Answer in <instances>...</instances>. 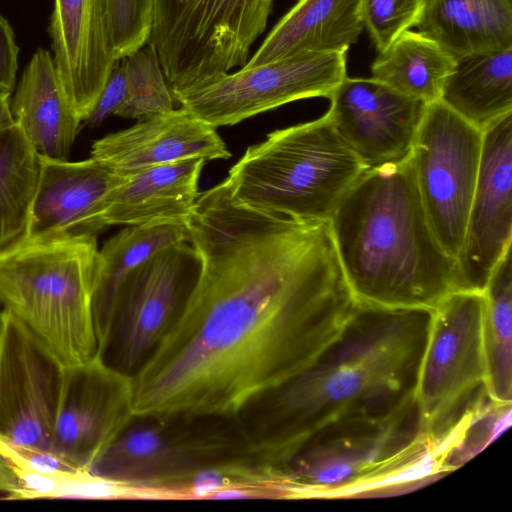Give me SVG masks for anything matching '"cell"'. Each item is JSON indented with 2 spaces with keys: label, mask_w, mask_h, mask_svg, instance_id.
Here are the masks:
<instances>
[{
  "label": "cell",
  "mask_w": 512,
  "mask_h": 512,
  "mask_svg": "<svg viewBox=\"0 0 512 512\" xmlns=\"http://www.w3.org/2000/svg\"><path fill=\"white\" fill-rule=\"evenodd\" d=\"M274 0H153V48L178 92L243 67Z\"/></svg>",
  "instance_id": "ba28073f"
},
{
  "label": "cell",
  "mask_w": 512,
  "mask_h": 512,
  "mask_svg": "<svg viewBox=\"0 0 512 512\" xmlns=\"http://www.w3.org/2000/svg\"><path fill=\"white\" fill-rule=\"evenodd\" d=\"M455 60L512 47V0H424L415 25Z\"/></svg>",
  "instance_id": "603a6c76"
},
{
  "label": "cell",
  "mask_w": 512,
  "mask_h": 512,
  "mask_svg": "<svg viewBox=\"0 0 512 512\" xmlns=\"http://www.w3.org/2000/svg\"><path fill=\"white\" fill-rule=\"evenodd\" d=\"M205 162L187 158L123 176L106 198V226L187 224L199 196L198 181Z\"/></svg>",
  "instance_id": "d6986e66"
},
{
  "label": "cell",
  "mask_w": 512,
  "mask_h": 512,
  "mask_svg": "<svg viewBox=\"0 0 512 512\" xmlns=\"http://www.w3.org/2000/svg\"><path fill=\"white\" fill-rule=\"evenodd\" d=\"M41 168L26 239L97 236L110 191L122 180L108 164L90 157L79 162L40 155Z\"/></svg>",
  "instance_id": "2e32d148"
},
{
  "label": "cell",
  "mask_w": 512,
  "mask_h": 512,
  "mask_svg": "<svg viewBox=\"0 0 512 512\" xmlns=\"http://www.w3.org/2000/svg\"><path fill=\"white\" fill-rule=\"evenodd\" d=\"M127 94V79L124 59L115 62L97 103L85 121L89 126H98L110 114H115Z\"/></svg>",
  "instance_id": "d6a6232c"
},
{
  "label": "cell",
  "mask_w": 512,
  "mask_h": 512,
  "mask_svg": "<svg viewBox=\"0 0 512 512\" xmlns=\"http://www.w3.org/2000/svg\"><path fill=\"white\" fill-rule=\"evenodd\" d=\"M440 101L481 131L512 112V47L457 59Z\"/></svg>",
  "instance_id": "d4e9b609"
},
{
  "label": "cell",
  "mask_w": 512,
  "mask_h": 512,
  "mask_svg": "<svg viewBox=\"0 0 512 512\" xmlns=\"http://www.w3.org/2000/svg\"><path fill=\"white\" fill-rule=\"evenodd\" d=\"M132 418L126 373L102 357L66 366L51 451L90 471Z\"/></svg>",
  "instance_id": "7c38bea8"
},
{
  "label": "cell",
  "mask_w": 512,
  "mask_h": 512,
  "mask_svg": "<svg viewBox=\"0 0 512 512\" xmlns=\"http://www.w3.org/2000/svg\"><path fill=\"white\" fill-rule=\"evenodd\" d=\"M484 293L457 290L433 310L415 401L422 426L453 451L460 435L491 401L483 346Z\"/></svg>",
  "instance_id": "52a82bcc"
},
{
  "label": "cell",
  "mask_w": 512,
  "mask_h": 512,
  "mask_svg": "<svg viewBox=\"0 0 512 512\" xmlns=\"http://www.w3.org/2000/svg\"><path fill=\"white\" fill-rule=\"evenodd\" d=\"M123 59L127 94L114 115L142 119L173 110L176 101L153 48L147 43Z\"/></svg>",
  "instance_id": "f546056e"
},
{
  "label": "cell",
  "mask_w": 512,
  "mask_h": 512,
  "mask_svg": "<svg viewBox=\"0 0 512 512\" xmlns=\"http://www.w3.org/2000/svg\"><path fill=\"white\" fill-rule=\"evenodd\" d=\"M329 226L356 303L433 310L459 290L456 260L431 228L409 157L368 169Z\"/></svg>",
  "instance_id": "3957f363"
},
{
  "label": "cell",
  "mask_w": 512,
  "mask_h": 512,
  "mask_svg": "<svg viewBox=\"0 0 512 512\" xmlns=\"http://www.w3.org/2000/svg\"><path fill=\"white\" fill-rule=\"evenodd\" d=\"M41 161L17 122L0 130V251L26 232Z\"/></svg>",
  "instance_id": "f1b7e54d"
},
{
  "label": "cell",
  "mask_w": 512,
  "mask_h": 512,
  "mask_svg": "<svg viewBox=\"0 0 512 512\" xmlns=\"http://www.w3.org/2000/svg\"><path fill=\"white\" fill-rule=\"evenodd\" d=\"M199 272V256L186 241L161 249L129 278L115 320L124 373L135 371L155 346Z\"/></svg>",
  "instance_id": "5bb4252c"
},
{
  "label": "cell",
  "mask_w": 512,
  "mask_h": 512,
  "mask_svg": "<svg viewBox=\"0 0 512 512\" xmlns=\"http://www.w3.org/2000/svg\"><path fill=\"white\" fill-rule=\"evenodd\" d=\"M368 170L326 113L278 129L247 148L224 180L248 207L305 221H329Z\"/></svg>",
  "instance_id": "8992f818"
},
{
  "label": "cell",
  "mask_w": 512,
  "mask_h": 512,
  "mask_svg": "<svg viewBox=\"0 0 512 512\" xmlns=\"http://www.w3.org/2000/svg\"><path fill=\"white\" fill-rule=\"evenodd\" d=\"M188 449L168 438L160 426H128L109 445L90 472L126 484L181 483L202 468Z\"/></svg>",
  "instance_id": "cb8c5ba5"
},
{
  "label": "cell",
  "mask_w": 512,
  "mask_h": 512,
  "mask_svg": "<svg viewBox=\"0 0 512 512\" xmlns=\"http://www.w3.org/2000/svg\"><path fill=\"white\" fill-rule=\"evenodd\" d=\"M424 0H361L364 28L378 52L416 25Z\"/></svg>",
  "instance_id": "1f68e13d"
},
{
  "label": "cell",
  "mask_w": 512,
  "mask_h": 512,
  "mask_svg": "<svg viewBox=\"0 0 512 512\" xmlns=\"http://www.w3.org/2000/svg\"><path fill=\"white\" fill-rule=\"evenodd\" d=\"M96 236L21 238L0 251V305L65 366L102 357L93 313Z\"/></svg>",
  "instance_id": "5b68a950"
},
{
  "label": "cell",
  "mask_w": 512,
  "mask_h": 512,
  "mask_svg": "<svg viewBox=\"0 0 512 512\" xmlns=\"http://www.w3.org/2000/svg\"><path fill=\"white\" fill-rule=\"evenodd\" d=\"M19 47L14 31L6 18L0 14V92L15 88L18 70Z\"/></svg>",
  "instance_id": "836d02e7"
},
{
  "label": "cell",
  "mask_w": 512,
  "mask_h": 512,
  "mask_svg": "<svg viewBox=\"0 0 512 512\" xmlns=\"http://www.w3.org/2000/svg\"><path fill=\"white\" fill-rule=\"evenodd\" d=\"M346 76V53L307 52L222 73L173 96L181 108L217 128L293 101L328 98Z\"/></svg>",
  "instance_id": "30bf717a"
},
{
  "label": "cell",
  "mask_w": 512,
  "mask_h": 512,
  "mask_svg": "<svg viewBox=\"0 0 512 512\" xmlns=\"http://www.w3.org/2000/svg\"><path fill=\"white\" fill-rule=\"evenodd\" d=\"M11 110L41 156L68 160L81 120L64 93L48 50L38 48L32 55L11 99Z\"/></svg>",
  "instance_id": "44dd1931"
},
{
  "label": "cell",
  "mask_w": 512,
  "mask_h": 512,
  "mask_svg": "<svg viewBox=\"0 0 512 512\" xmlns=\"http://www.w3.org/2000/svg\"><path fill=\"white\" fill-rule=\"evenodd\" d=\"M48 33L64 93L85 122L117 61L107 0H54Z\"/></svg>",
  "instance_id": "e0dca14e"
},
{
  "label": "cell",
  "mask_w": 512,
  "mask_h": 512,
  "mask_svg": "<svg viewBox=\"0 0 512 512\" xmlns=\"http://www.w3.org/2000/svg\"><path fill=\"white\" fill-rule=\"evenodd\" d=\"M512 258L511 248L494 267L483 290V346L486 389L496 404L512 402Z\"/></svg>",
  "instance_id": "83f0119b"
},
{
  "label": "cell",
  "mask_w": 512,
  "mask_h": 512,
  "mask_svg": "<svg viewBox=\"0 0 512 512\" xmlns=\"http://www.w3.org/2000/svg\"><path fill=\"white\" fill-rule=\"evenodd\" d=\"M424 431L416 401L386 416L350 418L308 436L276 466L285 499H347L408 492L454 469Z\"/></svg>",
  "instance_id": "277c9868"
},
{
  "label": "cell",
  "mask_w": 512,
  "mask_h": 512,
  "mask_svg": "<svg viewBox=\"0 0 512 512\" xmlns=\"http://www.w3.org/2000/svg\"><path fill=\"white\" fill-rule=\"evenodd\" d=\"M511 237L512 112L482 130L479 174L456 258L459 290H484Z\"/></svg>",
  "instance_id": "4fadbf2b"
},
{
  "label": "cell",
  "mask_w": 512,
  "mask_h": 512,
  "mask_svg": "<svg viewBox=\"0 0 512 512\" xmlns=\"http://www.w3.org/2000/svg\"><path fill=\"white\" fill-rule=\"evenodd\" d=\"M107 8L116 60L148 43L153 26V0H107Z\"/></svg>",
  "instance_id": "4dcf8cb0"
},
{
  "label": "cell",
  "mask_w": 512,
  "mask_h": 512,
  "mask_svg": "<svg viewBox=\"0 0 512 512\" xmlns=\"http://www.w3.org/2000/svg\"><path fill=\"white\" fill-rule=\"evenodd\" d=\"M187 227L200 272L129 376L133 417H237L312 365L355 306L329 221L240 204L223 181Z\"/></svg>",
  "instance_id": "6da1fadb"
},
{
  "label": "cell",
  "mask_w": 512,
  "mask_h": 512,
  "mask_svg": "<svg viewBox=\"0 0 512 512\" xmlns=\"http://www.w3.org/2000/svg\"><path fill=\"white\" fill-rule=\"evenodd\" d=\"M455 62L435 41L407 30L378 52L371 74L395 91L430 104L440 100L444 82Z\"/></svg>",
  "instance_id": "4316f807"
},
{
  "label": "cell",
  "mask_w": 512,
  "mask_h": 512,
  "mask_svg": "<svg viewBox=\"0 0 512 512\" xmlns=\"http://www.w3.org/2000/svg\"><path fill=\"white\" fill-rule=\"evenodd\" d=\"M231 153L207 122L183 108L156 114L96 140L91 157L119 175L187 158L228 159Z\"/></svg>",
  "instance_id": "ac0fdd59"
},
{
  "label": "cell",
  "mask_w": 512,
  "mask_h": 512,
  "mask_svg": "<svg viewBox=\"0 0 512 512\" xmlns=\"http://www.w3.org/2000/svg\"><path fill=\"white\" fill-rule=\"evenodd\" d=\"M16 122L11 110V93L0 92V130Z\"/></svg>",
  "instance_id": "e575fe53"
},
{
  "label": "cell",
  "mask_w": 512,
  "mask_h": 512,
  "mask_svg": "<svg viewBox=\"0 0 512 512\" xmlns=\"http://www.w3.org/2000/svg\"><path fill=\"white\" fill-rule=\"evenodd\" d=\"M363 30L361 0H299L242 68L300 53H346Z\"/></svg>",
  "instance_id": "ffe728a7"
},
{
  "label": "cell",
  "mask_w": 512,
  "mask_h": 512,
  "mask_svg": "<svg viewBox=\"0 0 512 512\" xmlns=\"http://www.w3.org/2000/svg\"><path fill=\"white\" fill-rule=\"evenodd\" d=\"M432 310L355 302L340 335L272 398L264 454L275 465L320 428L415 402Z\"/></svg>",
  "instance_id": "7a4b0ae2"
},
{
  "label": "cell",
  "mask_w": 512,
  "mask_h": 512,
  "mask_svg": "<svg viewBox=\"0 0 512 512\" xmlns=\"http://www.w3.org/2000/svg\"><path fill=\"white\" fill-rule=\"evenodd\" d=\"M90 471L51 450L17 444L0 435V492L9 500L89 499Z\"/></svg>",
  "instance_id": "484cf974"
},
{
  "label": "cell",
  "mask_w": 512,
  "mask_h": 512,
  "mask_svg": "<svg viewBox=\"0 0 512 512\" xmlns=\"http://www.w3.org/2000/svg\"><path fill=\"white\" fill-rule=\"evenodd\" d=\"M4 319H5V311L0 305V342H1L2 332H3Z\"/></svg>",
  "instance_id": "d590c367"
},
{
  "label": "cell",
  "mask_w": 512,
  "mask_h": 512,
  "mask_svg": "<svg viewBox=\"0 0 512 512\" xmlns=\"http://www.w3.org/2000/svg\"><path fill=\"white\" fill-rule=\"evenodd\" d=\"M186 241L189 242L187 224L150 223L128 226L98 252L93 313L102 356L111 339L120 295L129 278L161 249Z\"/></svg>",
  "instance_id": "7402d4cb"
},
{
  "label": "cell",
  "mask_w": 512,
  "mask_h": 512,
  "mask_svg": "<svg viewBox=\"0 0 512 512\" xmlns=\"http://www.w3.org/2000/svg\"><path fill=\"white\" fill-rule=\"evenodd\" d=\"M482 131L442 101L427 104L409 160L431 228L456 260L479 174Z\"/></svg>",
  "instance_id": "9c48e42d"
},
{
  "label": "cell",
  "mask_w": 512,
  "mask_h": 512,
  "mask_svg": "<svg viewBox=\"0 0 512 512\" xmlns=\"http://www.w3.org/2000/svg\"><path fill=\"white\" fill-rule=\"evenodd\" d=\"M328 98L326 115L368 169L409 156L427 104L372 77L346 76Z\"/></svg>",
  "instance_id": "9a60e30c"
},
{
  "label": "cell",
  "mask_w": 512,
  "mask_h": 512,
  "mask_svg": "<svg viewBox=\"0 0 512 512\" xmlns=\"http://www.w3.org/2000/svg\"><path fill=\"white\" fill-rule=\"evenodd\" d=\"M65 368L30 329L5 311L0 342V435L17 444L51 450Z\"/></svg>",
  "instance_id": "8fae6325"
}]
</instances>
